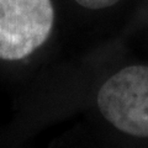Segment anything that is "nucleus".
Instances as JSON below:
<instances>
[{
  "label": "nucleus",
  "instance_id": "nucleus-1",
  "mask_svg": "<svg viewBox=\"0 0 148 148\" xmlns=\"http://www.w3.org/2000/svg\"><path fill=\"white\" fill-rule=\"evenodd\" d=\"M96 103L119 131L148 138V67L128 66L115 73L100 88Z\"/></svg>",
  "mask_w": 148,
  "mask_h": 148
},
{
  "label": "nucleus",
  "instance_id": "nucleus-2",
  "mask_svg": "<svg viewBox=\"0 0 148 148\" xmlns=\"http://www.w3.org/2000/svg\"><path fill=\"white\" fill-rule=\"evenodd\" d=\"M53 22L51 0H0V59L34 53L48 40Z\"/></svg>",
  "mask_w": 148,
  "mask_h": 148
},
{
  "label": "nucleus",
  "instance_id": "nucleus-3",
  "mask_svg": "<svg viewBox=\"0 0 148 148\" xmlns=\"http://www.w3.org/2000/svg\"><path fill=\"white\" fill-rule=\"evenodd\" d=\"M78 5L90 10H100V9L110 8L119 3L120 0H74Z\"/></svg>",
  "mask_w": 148,
  "mask_h": 148
}]
</instances>
